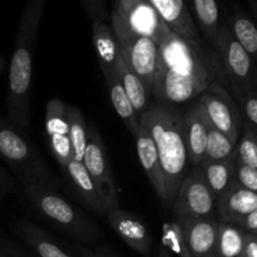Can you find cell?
<instances>
[{
    "mask_svg": "<svg viewBox=\"0 0 257 257\" xmlns=\"http://www.w3.org/2000/svg\"><path fill=\"white\" fill-rule=\"evenodd\" d=\"M75 251L79 255V257H115L110 252H108L107 250H103V248H98V250H90V248L85 247L83 245H77Z\"/></svg>",
    "mask_w": 257,
    "mask_h": 257,
    "instance_id": "f35d334b",
    "label": "cell"
},
{
    "mask_svg": "<svg viewBox=\"0 0 257 257\" xmlns=\"http://www.w3.org/2000/svg\"><path fill=\"white\" fill-rule=\"evenodd\" d=\"M0 157L7 162L24 187L39 186L55 191L60 186L55 173L50 170L24 131L8 120H3L0 124Z\"/></svg>",
    "mask_w": 257,
    "mask_h": 257,
    "instance_id": "277c9868",
    "label": "cell"
},
{
    "mask_svg": "<svg viewBox=\"0 0 257 257\" xmlns=\"http://www.w3.org/2000/svg\"><path fill=\"white\" fill-rule=\"evenodd\" d=\"M150 2L171 34L186 42L196 43V44L203 43L187 3L183 0H150Z\"/></svg>",
    "mask_w": 257,
    "mask_h": 257,
    "instance_id": "9a60e30c",
    "label": "cell"
},
{
    "mask_svg": "<svg viewBox=\"0 0 257 257\" xmlns=\"http://www.w3.org/2000/svg\"><path fill=\"white\" fill-rule=\"evenodd\" d=\"M212 48L222 64L228 90H240L257 85L256 63L236 42L226 23L218 28Z\"/></svg>",
    "mask_w": 257,
    "mask_h": 257,
    "instance_id": "52a82bcc",
    "label": "cell"
},
{
    "mask_svg": "<svg viewBox=\"0 0 257 257\" xmlns=\"http://www.w3.org/2000/svg\"><path fill=\"white\" fill-rule=\"evenodd\" d=\"M241 257H257V236L246 232Z\"/></svg>",
    "mask_w": 257,
    "mask_h": 257,
    "instance_id": "74e56055",
    "label": "cell"
},
{
    "mask_svg": "<svg viewBox=\"0 0 257 257\" xmlns=\"http://www.w3.org/2000/svg\"><path fill=\"white\" fill-rule=\"evenodd\" d=\"M232 226H236V227L241 228V230H243L247 233H251V235L257 236V211L243 216L242 218H240Z\"/></svg>",
    "mask_w": 257,
    "mask_h": 257,
    "instance_id": "d590c367",
    "label": "cell"
},
{
    "mask_svg": "<svg viewBox=\"0 0 257 257\" xmlns=\"http://www.w3.org/2000/svg\"><path fill=\"white\" fill-rule=\"evenodd\" d=\"M24 196L43 220L74 240L77 245L92 243L102 236L97 223L87 213L70 205L57 191L27 186Z\"/></svg>",
    "mask_w": 257,
    "mask_h": 257,
    "instance_id": "5b68a950",
    "label": "cell"
},
{
    "mask_svg": "<svg viewBox=\"0 0 257 257\" xmlns=\"http://www.w3.org/2000/svg\"><path fill=\"white\" fill-rule=\"evenodd\" d=\"M235 155L238 163L257 170V127L245 120L235 146Z\"/></svg>",
    "mask_w": 257,
    "mask_h": 257,
    "instance_id": "f1b7e54d",
    "label": "cell"
},
{
    "mask_svg": "<svg viewBox=\"0 0 257 257\" xmlns=\"http://www.w3.org/2000/svg\"><path fill=\"white\" fill-rule=\"evenodd\" d=\"M233 182L237 183L241 187L255 192L257 191V170L247 167L236 161L235 173H233Z\"/></svg>",
    "mask_w": 257,
    "mask_h": 257,
    "instance_id": "d6a6232c",
    "label": "cell"
},
{
    "mask_svg": "<svg viewBox=\"0 0 257 257\" xmlns=\"http://www.w3.org/2000/svg\"><path fill=\"white\" fill-rule=\"evenodd\" d=\"M105 83H107L108 90H109L110 103H112L113 108L117 112V114L119 115L120 119L123 120L131 135L136 137L138 133V128H140V118L136 114L127 94L124 93L117 75H115L114 70H113L112 77L105 80Z\"/></svg>",
    "mask_w": 257,
    "mask_h": 257,
    "instance_id": "484cf974",
    "label": "cell"
},
{
    "mask_svg": "<svg viewBox=\"0 0 257 257\" xmlns=\"http://www.w3.org/2000/svg\"><path fill=\"white\" fill-rule=\"evenodd\" d=\"M92 40L98 64L105 80L113 74L118 57V42L109 24L102 22L92 23Z\"/></svg>",
    "mask_w": 257,
    "mask_h": 257,
    "instance_id": "44dd1931",
    "label": "cell"
},
{
    "mask_svg": "<svg viewBox=\"0 0 257 257\" xmlns=\"http://www.w3.org/2000/svg\"><path fill=\"white\" fill-rule=\"evenodd\" d=\"M245 235L241 228L220 222L215 257H241Z\"/></svg>",
    "mask_w": 257,
    "mask_h": 257,
    "instance_id": "83f0119b",
    "label": "cell"
},
{
    "mask_svg": "<svg viewBox=\"0 0 257 257\" xmlns=\"http://www.w3.org/2000/svg\"><path fill=\"white\" fill-rule=\"evenodd\" d=\"M207 124L205 109L197 99L182 107V127L187 148L188 162L198 167L205 157Z\"/></svg>",
    "mask_w": 257,
    "mask_h": 257,
    "instance_id": "2e32d148",
    "label": "cell"
},
{
    "mask_svg": "<svg viewBox=\"0 0 257 257\" xmlns=\"http://www.w3.org/2000/svg\"><path fill=\"white\" fill-rule=\"evenodd\" d=\"M175 217H216V201L200 167L188 170L172 205Z\"/></svg>",
    "mask_w": 257,
    "mask_h": 257,
    "instance_id": "30bf717a",
    "label": "cell"
},
{
    "mask_svg": "<svg viewBox=\"0 0 257 257\" xmlns=\"http://www.w3.org/2000/svg\"><path fill=\"white\" fill-rule=\"evenodd\" d=\"M113 70H114L123 90L127 94L136 114H137L138 118H141L143 113L147 110V108L150 107L151 103H152V97L146 90L145 85L141 82L140 78L132 72V69L124 62L122 55L119 54V50H118L117 62H115Z\"/></svg>",
    "mask_w": 257,
    "mask_h": 257,
    "instance_id": "7402d4cb",
    "label": "cell"
},
{
    "mask_svg": "<svg viewBox=\"0 0 257 257\" xmlns=\"http://www.w3.org/2000/svg\"><path fill=\"white\" fill-rule=\"evenodd\" d=\"M104 216L112 230L133 251L143 257L152 256V233L138 216L120 207L108 211Z\"/></svg>",
    "mask_w": 257,
    "mask_h": 257,
    "instance_id": "7c38bea8",
    "label": "cell"
},
{
    "mask_svg": "<svg viewBox=\"0 0 257 257\" xmlns=\"http://www.w3.org/2000/svg\"><path fill=\"white\" fill-rule=\"evenodd\" d=\"M118 50L128 67L140 78L146 90L152 97V87L156 72H157L160 44L148 38H140L131 42L130 44H118Z\"/></svg>",
    "mask_w": 257,
    "mask_h": 257,
    "instance_id": "5bb4252c",
    "label": "cell"
},
{
    "mask_svg": "<svg viewBox=\"0 0 257 257\" xmlns=\"http://www.w3.org/2000/svg\"><path fill=\"white\" fill-rule=\"evenodd\" d=\"M0 257H29L24 250L9 240L0 238Z\"/></svg>",
    "mask_w": 257,
    "mask_h": 257,
    "instance_id": "e575fe53",
    "label": "cell"
},
{
    "mask_svg": "<svg viewBox=\"0 0 257 257\" xmlns=\"http://www.w3.org/2000/svg\"><path fill=\"white\" fill-rule=\"evenodd\" d=\"M197 100L202 104L210 124L236 146L243 117L227 87L222 83H212L201 93Z\"/></svg>",
    "mask_w": 257,
    "mask_h": 257,
    "instance_id": "ba28073f",
    "label": "cell"
},
{
    "mask_svg": "<svg viewBox=\"0 0 257 257\" xmlns=\"http://www.w3.org/2000/svg\"><path fill=\"white\" fill-rule=\"evenodd\" d=\"M2 122H3V119H0V124H2Z\"/></svg>",
    "mask_w": 257,
    "mask_h": 257,
    "instance_id": "7bdbcfd3",
    "label": "cell"
},
{
    "mask_svg": "<svg viewBox=\"0 0 257 257\" xmlns=\"http://www.w3.org/2000/svg\"><path fill=\"white\" fill-rule=\"evenodd\" d=\"M65 108L67 104L60 98H52L45 107L44 122L50 152L62 170L72 160L69 127Z\"/></svg>",
    "mask_w": 257,
    "mask_h": 257,
    "instance_id": "8fae6325",
    "label": "cell"
},
{
    "mask_svg": "<svg viewBox=\"0 0 257 257\" xmlns=\"http://www.w3.org/2000/svg\"><path fill=\"white\" fill-rule=\"evenodd\" d=\"M5 65H7V63H5V59L2 57V55H0V73H2L3 70L5 69Z\"/></svg>",
    "mask_w": 257,
    "mask_h": 257,
    "instance_id": "60d3db41",
    "label": "cell"
},
{
    "mask_svg": "<svg viewBox=\"0 0 257 257\" xmlns=\"http://www.w3.org/2000/svg\"><path fill=\"white\" fill-rule=\"evenodd\" d=\"M135 140L141 166L163 205L166 198L165 182H163L162 171H161L160 160H158L157 148H156L155 141L151 136L147 124L142 118H140V128H138V133Z\"/></svg>",
    "mask_w": 257,
    "mask_h": 257,
    "instance_id": "e0dca14e",
    "label": "cell"
},
{
    "mask_svg": "<svg viewBox=\"0 0 257 257\" xmlns=\"http://www.w3.org/2000/svg\"><path fill=\"white\" fill-rule=\"evenodd\" d=\"M191 13L202 42L212 48L220 28V8L215 0H193Z\"/></svg>",
    "mask_w": 257,
    "mask_h": 257,
    "instance_id": "cb8c5ba5",
    "label": "cell"
},
{
    "mask_svg": "<svg viewBox=\"0 0 257 257\" xmlns=\"http://www.w3.org/2000/svg\"><path fill=\"white\" fill-rule=\"evenodd\" d=\"M63 171L69 178L77 195L92 212L98 213V215H105L108 211H110L107 201L100 195L97 185L90 178L89 173L87 172L82 162L70 160L69 163L63 168Z\"/></svg>",
    "mask_w": 257,
    "mask_h": 257,
    "instance_id": "ffe728a7",
    "label": "cell"
},
{
    "mask_svg": "<svg viewBox=\"0 0 257 257\" xmlns=\"http://www.w3.org/2000/svg\"><path fill=\"white\" fill-rule=\"evenodd\" d=\"M80 5L89 17L90 22H110V15L107 13V5L103 0H80Z\"/></svg>",
    "mask_w": 257,
    "mask_h": 257,
    "instance_id": "836d02e7",
    "label": "cell"
},
{
    "mask_svg": "<svg viewBox=\"0 0 257 257\" xmlns=\"http://www.w3.org/2000/svg\"><path fill=\"white\" fill-rule=\"evenodd\" d=\"M82 163L110 210L119 207V197L107 148L94 123L88 124V141Z\"/></svg>",
    "mask_w": 257,
    "mask_h": 257,
    "instance_id": "9c48e42d",
    "label": "cell"
},
{
    "mask_svg": "<svg viewBox=\"0 0 257 257\" xmlns=\"http://www.w3.org/2000/svg\"><path fill=\"white\" fill-rule=\"evenodd\" d=\"M248 4L252 5V13H253V15H256V5H257V3L255 2V0H251V2L248 3Z\"/></svg>",
    "mask_w": 257,
    "mask_h": 257,
    "instance_id": "b9f144b4",
    "label": "cell"
},
{
    "mask_svg": "<svg viewBox=\"0 0 257 257\" xmlns=\"http://www.w3.org/2000/svg\"><path fill=\"white\" fill-rule=\"evenodd\" d=\"M15 232L38 257H77L52 233L29 221H18Z\"/></svg>",
    "mask_w": 257,
    "mask_h": 257,
    "instance_id": "d6986e66",
    "label": "cell"
},
{
    "mask_svg": "<svg viewBox=\"0 0 257 257\" xmlns=\"http://www.w3.org/2000/svg\"><path fill=\"white\" fill-rule=\"evenodd\" d=\"M157 148L165 182L163 207L172 208L178 188L190 170L187 148L182 127V107L152 100L142 114Z\"/></svg>",
    "mask_w": 257,
    "mask_h": 257,
    "instance_id": "3957f363",
    "label": "cell"
},
{
    "mask_svg": "<svg viewBox=\"0 0 257 257\" xmlns=\"http://www.w3.org/2000/svg\"><path fill=\"white\" fill-rule=\"evenodd\" d=\"M236 42L243 48L251 59L256 63L257 57V29L251 18L241 8H235L226 23Z\"/></svg>",
    "mask_w": 257,
    "mask_h": 257,
    "instance_id": "d4e9b609",
    "label": "cell"
},
{
    "mask_svg": "<svg viewBox=\"0 0 257 257\" xmlns=\"http://www.w3.org/2000/svg\"><path fill=\"white\" fill-rule=\"evenodd\" d=\"M45 0H30L25 4L15 35V44L8 74V122L23 131L30 128L32 74Z\"/></svg>",
    "mask_w": 257,
    "mask_h": 257,
    "instance_id": "7a4b0ae2",
    "label": "cell"
},
{
    "mask_svg": "<svg viewBox=\"0 0 257 257\" xmlns=\"http://www.w3.org/2000/svg\"><path fill=\"white\" fill-rule=\"evenodd\" d=\"M67 112L68 127H69V140L72 147V160L82 162L84 156L85 146L88 141V124L79 108L74 105H68Z\"/></svg>",
    "mask_w": 257,
    "mask_h": 257,
    "instance_id": "4316f807",
    "label": "cell"
},
{
    "mask_svg": "<svg viewBox=\"0 0 257 257\" xmlns=\"http://www.w3.org/2000/svg\"><path fill=\"white\" fill-rule=\"evenodd\" d=\"M110 28L118 44L125 45L140 38L161 44L171 34L150 0H117L110 13Z\"/></svg>",
    "mask_w": 257,
    "mask_h": 257,
    "instance_id": "8992f818",
    "label": "cell"
},
{
    "mask_svg": "<svg viewBox=\"0 0 257 257\" xmlns=\"http://www.w3.org/2000/svg\"><path fill=\"white\" fill-rule=\"evenodd\" d=\"M162 246L167 251L176 253L180 257H188L186 250L185 238H183L182 228L177 217L170 222H166L162 228Z\"/></svg>",
    "mask_w": 257,
    "mask_h": 257,
    "instance_id": "1f68e13d",
    "label": "cell"
},
{
    "mask_svg": "<svg viewBox=\"0 0 257 257\" xmlns=\"http://www.w3.org/2000/svg\"><path fill=\"white\" fill-rule=\"evenodd\" d=\"M235 99L243 120L257 127V85L243 88L240 90H230Z\"/></svg>",
    "mask_w": 257,
    "mask_h": 257,
    "instance_id": "4dcf8cb0",
    "label": "cell"
},
{
    "mask_svg": "<svg viewBox=\"0 0 257 257\" xmlns=\"http://www.w3.org/2000/svg\"><path fill=\"white\" fill-rule=\"evenodd\" d=\"M200 170L202 171L208 187L212 192L215 201H217L223 193L227 191L231 183L233 182V173L236 167V155H232L226 160L221 161H206L202 160L200 163Z\"/></svg>",
    "mask_w": 257,
    "mask_h": 257,
    "instance_id": "603a6c76",
    "label": "cell"
},
{
    "mask_svg": "<svg viewBox=\"0 0 257 257\" xmlns=\"http://www.w3.org/2000/svg\"><path fill=\"white\" fill-rule=\"evenodd\" d=\"M14 188V181L9 173L0 166V200L7 197Z\"/></svg>",
    "mask_w": 257,
    "mask_h": 257,
    "instance_id": "8d00e7d4",
    "label": "cell"
},
{
    "mask_svg": "<svg viewBox=\"0 0 257 257\" xmlns=\"http://www.w3.org/2000/svg\"><path fill=\"white\" fill-rule=\"evenodd\" d=\"M188 257H215L218 237L217 217H177Z\"/></svg>",
    "mask_w": 257,
    "mask_h": 257,
    "instance_id": "4fadbf2b",
    "label": "cell"
},
{
    "mask_svg": "<svg viewBox=\"0 0 257 257\" xmlns=\"http://www.w3.org/2000/svg\"><path fill=\"white\" fill-rule=\"evenodd\" d=\"M156 257H173L171 255L170 251L166 250L163 246H160V247H157V250H156Z\"/></svg>",
    "mask_w": 257,
    "mask_h": 257,
    "instance_id": "ab89813d",
    "label": "cell"
},
{
    "mask_svg": "<svg viewBox=\"0 0 257 257\" xmlns=\"http://www.w3.org/2000/svg\"><path fill=\"white\" fill-rule=\"evenodd\" d=\"M212 83L227 87L222 64L213 48L205 43L186 42L173 34L163 39L152 87L155 102L187 105Z\"/></svg>",
    "mask_w": 257,
    "mask_h": 257,
    "instance_id": "6da1fadb",
    "label": "cell"
},
{
    "mask_svg": "<svg viewBox=\"0 0 257 257\" xmlns=\"http://www.w3.org/2000/svg\"><path fill=\"white\" fill-rule=\"evenodd\" d=\"M257 211V195L236 182L216 201V217L220 222L235 225L240 218Z\"/></svg>",
    "mask_w": 257,
    "mask_h": 257,
    "instance_id": "ac0fdd59",
    "label": "cell"
},
{
    "mask_svg": "<svg viewBox=\"0 0 257 257\" xmlns=\"http://www.w3.org/2000/svg\"><path fill=\"white\" fill-rule=\"evenodd\" d=\"M235 151V146L230 142L225 135L216 130L215 127L207 124V141H206L205 157L206 161H221L230 157Z\"/></svg>",
    "mask_w": 257,
    "mask_h": 257,
    "instance_id": "f546056e",
    "label": "cell"
}]
</instances>
